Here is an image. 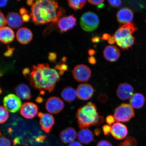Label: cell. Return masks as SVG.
Listing matches in <instances>:
<instances>
[{"label": "cell", "instance_id": "obj_1", "mask_svg": "<svg viewBox=\"0 0 146 146\" xmlns=\"http://www.w3.org/2000/svg\"><path fill=\"white\" fill-rule=\"evenodd\" d=\"M59 74L55 69L50 68L48 63L39 64L33 66L30 74L31 86L43 93L53 91L56 84L60 81Z\"/></svg>", "mask_w": 146, "mask_h": 146}, {"label": "cell", "instance_id": "obj_2", "mask_svg": "<svg viewBox=\"0 0 146 146\" xmlns=\"http://www.w3.org/2000/svg\"><path fill=\"white\" fill-rule=\"evenodd\" d=\"M57 2L53 0L36 1L32 5L30 15L36 25L55 22L62 15V8L57 11Z\"/></svg>", "mask_w": 146, "mask_h": 146}, {"label": "cell", "instance_id": "obj_3", "mask_svg": "<svg viewBox=\"0 0 146 146\" xmlns=\"http://www.w3.org/2000/svg\"><path fill=\"white\" fill-rule=\"evenodd\" d=\"M76 116L78 126L81 129L95 125L100 117L96 105L91 102L78 109Z\"/></svg>", "mask_w": 146, "mask_h": 146}, {"label": "cell", "instance_id": "obj_4", "mask_svg": "<svg viewBox=\"0 0 146 146\" xmlns=\"http://www.w3.org/2000/svg\"><path fill=\"white\" fill-rule=\"evenodd\" d=\"M136 29L134 24L130 23L121 25L115 33L116 42L122 50H128L134 45L135 38L133 34Z\"/></svg>", "mask_w": 146, "mask_h": 146}, {"label": "cell", "instance_id": "obj_5", "mask_svg": "<svg viewBox=\"0 0 146 146\" xmlns=\"http://www.w3.org/2000/svg\"><path fill=\"white\" fill-rule=\"evenodd\" d=\"M100 21L97 15L94 12L85 13L82 16L80 24L82 28L87 32L95 30L99 25Z\"/></svg>", "mask_w": 146, "mask_h": 146}, {"label": "cell", "instance_id": "obj_6", "mask_svg": "<svg viewBox=\"0 0 146 146\" xmlns=\"http://www.w3.org/2000/svg\"><path fill=\"white\" fill-rule=\"evenodd\" d=\"M135 113L132 107L129 104H122L115 109L114 117L119 122H128L134 117Z\"/></svg>", "mask_w": 146, "mask_h": 146}, {"label": "cell", "instance_id": "obj_7", "mask_svg": "<svg viewBox=\"0 0 146 146\" xmlns=\"http://www.w3.org/2000/svg\"><path fill=\"white\" fill-rule=\"evenodd\" d=\"M3 104L7 111L14 113L19 110L22 102L18 96L15 94H11L5 96L3 98Z\"/></svg>", "mask_w": 146, "mask_h": 146}, {"label": "cell", "instance_id": "obj_8", "mask_svg": "<svg viewBox=\"0 0 146 146\" xmlns=\"http://www.w3.org/2000/svg\"><path fill=\"white\" fill-rule=\"evenodd\" d=\"M91 72L90 68L84 64L76 66L72 71L73 77L78 82H84L89 79Z\"/></svg>", "mask_w": 146, "mask_h": 146}, {"label": "cell", "instance_id": "obj_9", "mask_svg": "<svg viewBox=\"0 0 146 146\" xmlns=\"http://www.w3.org/2000/svg\"><path fill=\"white\" fill-rule=\"evenodd\" d=\"M46 109L48 112L52 114H57L63 111L64 104L61 98L52 96L47 100L45 105Z\"/></svg>", "mask_w": 146, "mask_h": 146}, {"label": "cell", "instance_id": "obj_10", "mask_svg": "<svg viewBox=\"0 0 146 146\" xmlns=\"http://www.w3.org/2000/svg\"><path fill=\"white\" fill-rule=\"evenodd\" d=\"M134 89L132 85L127 83H122L118 86L116 90L118 98L122 100H126L134 94Z\"/></svg>", "mask_w": 146, "mask_h": 146}, {"label": "cell", "instance_id": "obj_11", "mask_svg": "<svg viewBox=\"0 0 146 146\" xmlns=\"http://www.w3.org/2000/svg\"><path fill=\"white\" fill-rule=\"evenodd\" d=\"M77 96L79 99L88 100L92 97L94 93L93 87L88 84H82L78 86L76 89Z\"/></svg>", "mask_w": 146, "mask_h": 146}, {"label": "cell", "instance_id": "obj_12", "mask_svg": "<svg viewBox=\"0 0 146 146\" xmlns=\"http://www.w3.org/2000/svg\"><path fill=\"white\" fill-rule=\"evenodd\" d=\"M40 118V123L42 129L45 132H50L55 123V120L52 115L40 112L38 113Z\"/></svg>", "mask_w": 146, "mask_h": 146}, {"label": "cell", "instance_id": "obj_13", "mask_svg": "<svg viewBox=\"0 0 146 146\" xmlns=\"http://www.w3.org/2000/svg\"><path fill=\"white\" fill-rule=\"evenodd\" d=\"M128 133L126 126L119 122L114 123L111 127V134L116 139H123L127 137Z\"/></svg>", "mask_w": 146, "mask_h": 146}, {"label": "cell", "instance_id": "obj_14", "mask_svg": "<svg viewBox=\"0 0 146 146\" xmlns=\"http://www.w3.org/2000/svg\"><path fill=\"white\" fill-rule=\"evenodd\" d=\"M20 112L24 117L31 119L34 118L37 114L38 107L37 105L33 103L27 102L22 106Z\"/></svg>", "mask_w": 146, "mask_h": 146}, {"label": "cell", "instance_id": "obj_15", "mask_svg": "<svg viewBox=\"0 0 146 146\" xmlns=\"http://www.w3.org/2000/svg\"><path fill=\"white\" fill-rule=\"evenodd\" d=\"M76 20V18L73 15L67 17L65 16L59 20L58 23V26L62 32H67L75 26Z\"/></svg>", "mask_w": 146, "mask_h": 146}, {"label": "cell", "instance_id": "obj_16", "mask_svg": "<svg viewBox=\"0 0 146 146\" xmlns=\"http://www.w3.org/2000/svg\"><path fill=\"white\" fill-rule=\"evenodd\" d=\"M103 53L105 59L110 62L116 61L120 56L119 50L114 46L109 45L106 47Z\"/></svg>", "mask_w": 146, "mask_h": 146}, {"label": "cell", "instance_id": "obj_17", "mask_svg": "<svg viewBox=\"0 0 146 146\" xmlns=\"http://www.w3.org/2000/svg\"><path fill=\"white\" fill-rule=\"evenodd\" d=\"M116 16L119 22L125 25L131 23L134 18V14L130 9L125 8L119 11Z\"/></svg>", "mask_w": 146, "mask_h": 146}, {"label": "cell", "instance_id": "obj_18", "mask_svg": "<svg viewBox=\"0 0 146 146\" xmlns=\"http://www.w3.org/2000/svg\"><path fill=\"white\" fill-rule=\"evenodd\" d=\"M33 36L32 33L31 31L25 27L20 28L16 33L18 41L24 45L30 43L32 40Z\"/></svg>", "mask_w": 146, "mask_h": 146}, {"label": "cell", "instance_id": "obj_19", "mask_svg": "<svg viewBox=\"0 0 146 146\" xmlns=\"http://www.w3.org/2000/svg\"><path fill=\"white\" fill-rule=\"evenodd\" d=\"M60 136L64 143H70L74 141L77 137V134L74 128L68 127L60 133Z\"/></svg>", "mask_w": 146, "mask_h": 146}, {"label": "cell", "instance_id": "obj_20", "mask_svg": "<svg viewBox=\"0 0 146 146\" xmlns=\"http://www.w3.org/2000/svg\"><path fill=\"white\" fill-rule=\"evenodd\" d=\"M78 139L80 143L87 144L94 141V135L88 128L81 129L77 134Z\"/></svg>", "mask_w": 146, "mask_h": 146}, {"label": "cell", "instance_id": "obj_21", "mask_svg": "<svg viewBox=\"0 0 146 146\" xmlns=\"http://www.w3.org/2000/svg\"><path fill=\"white\" fill-rule=\"evenodd\" d=\"M15 38L14 32L9 27H4L0 29V41L8 44L13 41Z\"/></svg>", "mask_w": 146, "mask_h": 146}, {"label": "cell", "instance_id": "obj_22", "mask_svg": "<svg viewBox=\"0 0 146 146\" xmlns=\"http://www.w3.org/2000/svg\"><path fill=\"white\" fill-rule=\"evenodd\" d=\"M7 24L12 28L17 29L23 25V21L19 14L15 12L9 14L6 18Z\"/></svg>", "mask_w": 146, "mask_h": 146}, {"label": "cell", "instance_id": "obj_23", "mask_svg": "<svg viewBox=\"0 0 146 146\" xmlns=\"http://www.w3.org/2000/svg\"><path fill=\"white\" fill-rule=\"evenodd\" d=\"M15 92L18 97L24 100H29L31 98L30 88L23 84L18 85L15 88Z\"/></svg>", "mask_w": 146, "mask_h": 146}, {"label": "cell", "instance_id": "obj_24", "mask_svg": "<svg viewBox=\"0 0 146 146\" xmlns=\"http://www.w3.org/2000/svg\"><path fill=\"white\" fill-rule=\"evenodd\" d=\"M145 99L143 94L137 93L133 95L129 100L130 105L133 108L139 109L145 104Z\"/></svg>", "mask_w": 146, "mask_h": 146}, {"label": "cell", "instance_id": "obj_25", "mask_svg": "<svg viewBox=\"0 0 146 146\" xmlns=\"http://www.w3.org/2000/svg\"><path fill=\"white\" fill-rule=\"evenodd\" d=\"M61 96L65 101L71 102L76 99L77 94L75 89L71 86H67L63 89Z\"/></svg>", "mask_w": 146, "mask_h": 146}, {"label": "cell", "instance_id": "obj_26", "mask_svg": "<svg viewBox=\"0 0 146 146\" xmlns=\"http://www.w3.org/2000/svg\"><path fill=\"white\" fill-rule=\"evenodd\" d=\"M87 1L85 0H78V1H68L69 6L74 10H77L83 8L86 5Z\"/></svg>", "mask_w": 146, "mask_h": 146}, {"label": "cell", "instance_id": "obj_27", "mask_svg": "<svg viewBox=\"0 0 146 146\" xmlns=\"http://www.w3.org/2000/svg\"><path fill=\"white\" fill-rule=\"evenodd\" d=\"M137 142L135 139L132 136H129L120 143L119 146H137Z\"/></svg>", "mask_w": 146, "mask_h": 146}, {"label": "cell", "instance_id": "obj_28", "mask_svg": "<svg viewBox=\"0 0 146 146\" xmlns=\"http://www.w3.org/2000/svg\"><path fill=\"white\" fill-rule=\"evenodd\" d=\"M9 117L8 111L4 107L0 106V124L5 123L8 120Z\"/></svg>", "mask_w": 146, "mask_h": 146}, {"label": "cell", "instance_id": "obj_29", "mask_svg": "<svg viewBox=\"0 0 146 146\" xmlns=\"http://www.w3.org/2000/svg\"><path fill=\"white\" fill-rule=\"evenodd\" d=\"M55 68L59 71V74L60 75H62L65 71L68 70V66L64 64H60L57 65L55 67Z\"/></svg>", "mask_w": 146, "mask_h": 146}, {"label": "cell", "instance_id": "obj_30", "mask_svg": "<svg viewBox=\"0 0 146 146\" xmlns=\"http://www.w3.org/2000/svg\"><path fill=\"white\" fill-rule=\"evenodd\" d=\"M0 146H11L10 140L4 136L0 135Z\"/></svg>", "mask_w": 146, "mask_h": 146}, {"label": "cell", "instance_id": "obj_31", "mask_svg": "<svg viewBox=\"0 0 146 146\" xmlns=\"http://www.w3.org/2000/svg\"><path fill=\"white\" fill-rule=\"evenodd\" d=\"M90 4L97 6L98 8H101L104 6V1H88Z\"/></svg>", "mask_w": 146, "mask_h": 146}, {"label": "cell", "instance_id": "obj_32", "mask_svg": "<svg viewBox=\"0 0 146 146\" xmlns=\"http://www.w3.org/2000/svg\"><path fill=\"white\" fill-rule=\"evenodd\" d=\"M102 129L104 134L105 135H108L111 133V127L108 125H104L102 127Z\"/></svg>", "mask_w": 146, "mask_h": 146}, {"label": "cell", "instance_id": "obj_33", "mask_svg": "<svg viewBox=\"0 0 146 146\" xmlns=\"http://www.w3.org/2000/svg\"><path fill=\"white\" fill-rule=\"evenodd\" d=\"M7 24L6 18H5L4 15L0 11V29L5 27Z\"/></svg>", "mask_w": 146, "mask_h": 146}, {"label": "cell", "instance_id": "obj_34", "mask_svg": "<svg viewBox=\"0 0 146 146\" xmlns=\"http://www.w3.org/2000/svg\"><path fill=\"white\" fill-rule=\"evenodd\" d=\"M109 4L111 6L115 7H119L122 4V1L120 0L118 1H108Z\"/></svg>", "mask_w": 146, "mask_h": 146}, {"label": "cell", "instance_id": "obj_35", "mask_svg": "<svg viewBox=\"0 0 146 146\" xmlns=\"http://www.w3.org/2000/svg\"><path fill=\"white\" fill-rule=\"evenodd\" d=\"M115 120L114 116H112V115H109L107 116L106 118V121L108 123V125H111L112 124L113 125L114 123Z\"/></svg>", "mask_w": 146, "mask_h": 146}, {"label": "cell", "instance_id": "obj_36", "mask_svg": "<svg viewBox=\"0 0 146 146\" xmlns=\"http://www.w3.org/2000/svg\"><path fill=\"white\" fill-rule=\"evenodd\" d=\"M96 146H112V145L108 140H102L98 142Z\"/></svg>", "mask_w": 146, "mask_h": 146}, {"label": "cell", "instance_id": "obj_37", "mask_svg": "<svg viewBox=\"0 0 146 146\" xmlns=\"http://www.w3.org/2000/svg\"><path fill=\"white\" fill-rule=\"evenodd\" d=\"M14 48L8 46L7 50L5 52L4 55L6 57L11 56L14 52Z\"/></svg>", "mask_w": 146, "mask_h": 146}, {"label": "cell", "instance_id": "obj_38", "mask_svg": "<svg viewBox=\"0 0 146 146\" xmlns=\"http://www.w3.org/2000/svg\"><path fill=\"white\" fill-rule=\"evenodd\" d=\"M98 100L102 103H105L108 100V98L105 94H101L98 96Z\"/></svg>", "mask_w": 146, "mask_h": 146}, {"label": "cell", "instance_id": "obj_39", "mask_svg": "<svg viewBox=\"0 0 146 146\" xmlns=\"http://www.w3.org/2000/svg\"><path fill=\"white\" fill-rule=\"evenodd\" d=\"M56 54L54 52H50L49 53L48 59L51 61L55 62L56 59Z\"/></svg>", "mask_w": 146, "mask_h": 146}, {"label": "cell", "instance_id": "obj_40", "mask_svg": "<svg viewBox=\"0 0 146 146\" xmlns=\"http://www.w3.org/2000/svg\"><path fill=\"white\" fill-rule=\"evenodd\" d=\"M30 16L27 14H25L22 16L21 18L23 22H27L30 19Z\"/></svg>", "mask_w": 146, "mask_h": 146}, {"label": "cell", "instance_id": "obj_41", "mask_svg": "<svg viewBox=\"0 0 146 146\" xmlns=\"http://www.w3.org/2000/svg\"><path fill=\"white\" fill-rule=\"evenodd\" d=\"M104 119V118L103 116H100L99 119H98V121L97 122L95 126L98 127L102 125V124L103 123Z\"/></svg>", "mask_w": 146, "mask_h": 146}, {"label": "cell", "instance_id": "obj_42", "mask_svg": "<svg viewBox=\"0 0 146 146\" xmlns=\"http://www.w3.org/2000/svg\"><path fill=\"white\" fill-rule=\"evenodd\" d=\"M89 62L91 65L95 64L96 62V58L94 56H91L88 58Z\"/></svg>", "mask_w": 146, "mask_h": 146}, {"label": "cell", "instance_id": "obj_43", "mask_svg": "<svg viewBox=\"0 0 146 146\" xmlns=\"http://www.w3.org/2000/svg\"><path fill=\"white\" fill-rule=\"evenodd\" d=\"M108 42L110 44H113L116 42V40L114 36H111L108 40Z\"/></svg>", "mask_w": 146, "mask_h": 146}, {"label": "cell", "instance_id": "obj_44", "mask_svg": "<svg viewBox=\"0 0 146 146\" xmlns=\"http://www.w3.org/2000/svg\"><path fill=\"white\" fill-rule=\"evenodd\" d=\"M68 146H83L79 142L74 141L69 144Z\"/></svg>", "mask_w": 146, "mask_h": 146}, {"label": "cell", "instance_id": "obj_45", "mask_svg": "<svg viewBox=\"0 0 146 146\" xmlns=\"http://www.w3.org/2000/svg\"><path fill=\"white\" fill-rule=\"evenodd\" d=\"M110 37L111 36L110 35L107 33H105L103 35L102 39L103 40H108Z\"/></svg>", "mask_w": 146, "mask_h": 146}, {"label": "cell", "instance_id": "obj_46", "mask_svg": "<svg viewBox=\"0 0 146 146\" xmlns=\"http://www.w3.org/2000/svg\"><path fill=\"white\" fill-rule=\"evenodd\" d=\"M19 13L22 16L23 15L27 14V11L26 9L24 8H21L20 9Z\"/></svg>", "mask_w": 146, "mask_h": 146}, {"label": "cell", "instance_id": "obj_47", "mask_svg": "<svg viewBox=\"0 0 146 146\" xmlns=\"http://www.w3.org/2000/svg\"><path fill=\"white\" fill-rule=\"evenodd\" d=\"M100 38L99 36H96L95 37L92 38V40L93 42L97 43L100 41Z\"/></svg>", "mask_w": 146, "mask_h": 146}, {"label": "cell", "instance_id": "obj_48", "mask_svg": "<svg viewBox=\"0 0 146 146\" xmlns=\"http://www.w3.org/2000/svg\"><path fill=\"white\" fill-rule=\"evenodd\" d=\"M7 1H0V7H5L7 5Z\"/></svg>", "mask_w": 146, "mask_h": 146}, {"label": "cell", "instance_id": "obj_49", "mask_svg": "<svg viewBox=\"0 0 146 146\" xmlns=\"http://www.w3.org/2000/svg\"><path fill=\"white\" fill-rule=\"evenodd\" d=\"M88 54L91 56H94L96 54V51L93 49H90L88 51Z\"/></svg>", "mask_w": 146, "mask_h": 146}, {"label": "cell", "instance_id": "obj_50", "mask_svg": "<svg viewBox=\"0 0 146 146\" xmlns=\"http://www.w3.org/2000/svg\"><path fill=\"white\" fill-rule=\"evenodd\" d=\"M94 133L96 136L99 135L101 134V129L99 128H96L94 130Z\"/></svg>", "mask_w": 146, "mask_h": 146}, {"label": "cell", "instance_id": "obj_51", "mask_svg": "<svg viewBox=\"0 0 146 146\" xmlns=\"http://www.w3.org/2000/svg\"><path fill=\"white\" fill-rule=\"evenodd\" d=\"M24 75L26 76L30 73V70L28 68H25L24 69L23 72Z\"/></svg>", "mask_w": 146, "mask_h": 146}, {"label": "cell", "instance_id": "obj_52", "mask_svg": "<svg viewBox=\"0 0 146 146\" xmlns=\"http://www.w3.org/2000/svg\"><path fill=\"white\" fill-rule=\"evenodd\" d=\"M36 101L38 103H41L43 101V99L41 97H39L36 99Z\"/></svg>", "mask_w": 146, "mask_h": 146}, {"label": "cell", "instance_id": "obj_53", "mask_svg": "<svg viewBox=\"0 0 146 146\" xmlns=\"http://www.w3.org/2000/svg\"><path fill=\"white\" fill-rule=\"evenodd\" d=\"M33 1H27V3L29 5H31L33 4Z\"/></svg>", "mask_w": 146, "mask_h": 146}, {"label": "cell", "instance_id": "obj_54", "mask_svg": "<svg viewBox=\"0 0 146 146\" xmlns=\"http://www.w3.org/2000/svg\"><path fill=\"white\" fill-rule=\"evenodd\" d=\"M66 60V57H64L62 59V61L64 62H65Z\"/></svg>", "mask_w": 146, "mask_h": 146}, {"label": "cell", "instance_id": "obj_55", "mask_svg": "<svg viewBox=\"0 0 146 146\" xmlns=\"http://www.w3.org/2000/svg\"></svg>", "mask_w": 146, "mask_h": 146}, {"label": "cell", "instance_id": "obj_56", "mask_svg": "<svg viewBox=\"0 0 146 146\" xmlns=\"http://www.w3.org/2000/svg\"></svg>", "mask_w": 146, "mask_h": 146}]
</instances>
